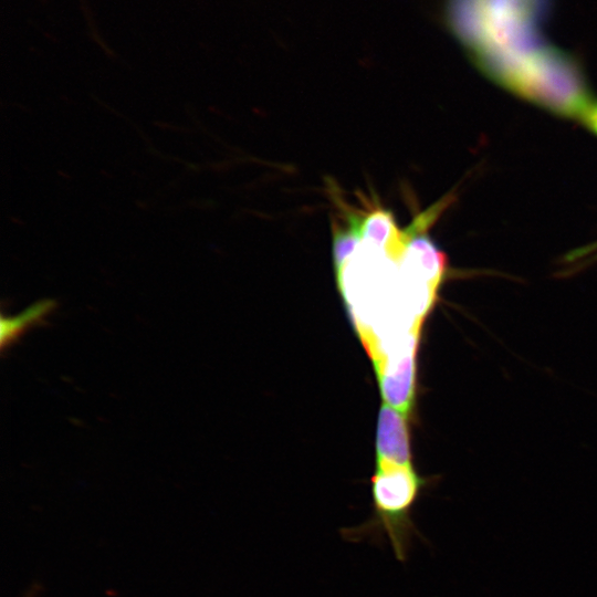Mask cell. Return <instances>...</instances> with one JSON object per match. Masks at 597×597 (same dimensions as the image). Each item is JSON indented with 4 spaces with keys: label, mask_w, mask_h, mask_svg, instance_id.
<instances>
[{
    "label": "cell",
    "mask_w": 597,
    "mask_h": 597,
    "mask_svg": "<svg viewBox=\"0 0 597 597\" xmlns=\"http://www.w3.org/2000/svg\"><path fill=\"white\" fill-rule=\"evenodd\" d=\"M549 0H448L447 21L474 63L524 96L564 53L544 36Z\"/></svg>",
    "instance_id": "2"
},
{
    "label": "cell",
    "mask_w": 597,
    "mask_h": 597,
    "mask_svg": "<svg viewBox=\"0 0 597 597\" xmlns=\"http://www.w3.org/2000/svg\"><path fill=\"white\" fill-rule=\"evenodd\" d=\"M444 207L442 200L404 228L377 201L335 218L336 282L358 336L422 328L448 272L446 254L428 234Z\"/></svg>",
    "instance_id": "1"
},
{
    "label": "cell",
    "mask_w": 597,
    "mask_h": 597,
    "mask_svg": "<svg viewBox=\"0 0 597 597\" xmlns=\"http://www.w3.org/2000/svg\"><path fill=\"white\" fill-rule=\"evenodd\" d=\"M585 124L590 127L597 124V104H593L588 112L583 117Z\"/></svg>",
    "instance_id": "6"
},
{
    "label": "cell",
    "mask_w": 597,
    "mask_h": 597,
    "mask_svg": "<svg viewBox=\"0 0 597 597\" xmlns=\"http://www.w3.org/2000/svg\"><path fill=\"white\" fill-rule=\"evenodd\" d=\"M53 302L50 300H44L38 302L30 307H28L21 314H18L12 317L2 318L1 321V345L11 344L20 334H22L25 328L42 322L43 318L51 313L53 308Z\"/></svg>",
    "instance_id": "5"
},
{
    "label": "cell",
    "mask_w": 597,
    "mask_h": 597,
    "mask_svg": "<svg viewBox=\"0 0 597 597\" xmlns=\"http://www.w3.org/2000/svg\"><path fill=\"white\" fill-rule=\"evenodd\" d=\"M376 451V460L413 465L407 417L387 404L378 413Z\"/></svg>",
    "instance_id": "4"
},
{
    "label": "cell",
    "mask_w": 597,
    "mask_h": 597,
    "mask_svg": "<svg viewBox=\"0 0 597 597\" xmlns=\"http://www.w3.org/2000/svg\"><path fill=\"white\" fill-rule=\"evenodd\" d=\"M429 480L413 465L376 460L370 479L371 514L362 524L341 530L349 542L388 541L396 558L405 562L416 537H421L412 517L413 509Z\"/></svg>",
    "instance_id": "3"
}]
</instances>
